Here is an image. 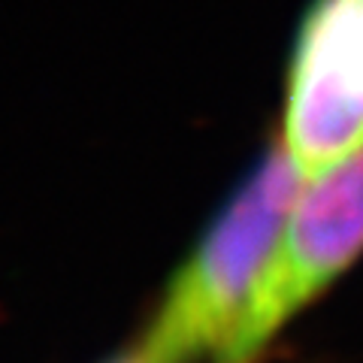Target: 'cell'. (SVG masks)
<instances>
[{"mask_svg":"<svg viewBox=\"0 0 363 363\" xmlns=\"http://www.w3.org/2000/svg\"><path fill=\"white\" fill-rule=\"evenodd\" d=\"M363 145V0H312L294 43L285 149L303 173Z\"/></svg>","mask_w":363,"mask_h":363,"instance_id":"cell-2","label":"cell"},{"mask_svg":"<svg viewBox=\"0 0 363 363\" xmlns=\"http://www.w3.org/2000/svg\"><path fill=\"white\" fill-rule=\"evenodd\" d=\"M363 255V145L318 169L288 215L269 279L257 300L242 363L272 333L327 291Z\"/></svg>","mask_w":363,"mask_h":363,"instance_id":"cell-3","label":"cell"},{"mask_svg":"<svg viewBox=\"0 0 363 363\" xmlns=\"http://www.w3.org/2000/svg\"><path fill=\"white\" fill-rule=\"evenodd\" d=\"M300 173L285 143L260 155L176 272L136 351L143 363H242Z\"/></svg>","mask_w":363,"mask_h":363,"instance_id":"cell-1","label":"cell"},{"mask_svg":"<svg viewBox=\"0 0 363 363\" xmlns=\"http://www.w3.org/2000/svg\"><path fill=\"white\" fill-rule=\"evenodd\" d=\"M116 363H143V360H140V357H136V354H133V357H124V360H116Z\"/></svg>","mask_w":363,"mask_h":363,"instance_id":"cell-4","label":"cell"}]
</instances>
